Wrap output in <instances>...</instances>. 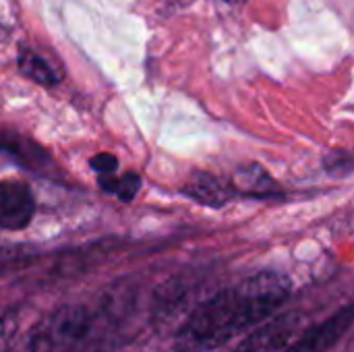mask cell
Listing matches in <instances>:
<instances>
[{"label": "cell", "instance_id": "52a82bcc", "mask_svg": "<svg viewBox=\"0 0 354 352\" xmlns=\"http://www.w3.org/2000/svg\"><path fill=\"white\" fill-rule=\"evenodd\" d=\"M139 189H141V176H137L135 172H127V174H122L120 178H116V183H114V195L120 199V201H133L135 199V195L139 193Z\"/></svg>", "mask_w": 354, "mask_h": 352}, {"label": "cell", "instance_id": "ba28073f", "mask_svg": "<svg viewBox=\"0 0 354 352\" xmlns=\"http://www.w3.org/2000/svg\"><path fill=\"white\" fill-rule=\"evenodd\" d=\"M326 168L334 176H346V174H351V168H353L351 154L348 151H334L332 156L326 158Z\"/></svg>", "mask_w": 354, "mask_h": 352}, {"label": "cell", "instance_id": "5b68a950", "mask_svg": "<svg viewBox=\"0 0 354 352\" xmlns=\"http://www.w3.org/2000/svg\"><path fill=\"white\" fill-rule=\"evenodd\" d=\"M232 185L234 191L249 197H272L278 191L276 180L259 164L241 166L232 176Z\"/></svg>", "mask_w": 354, "mask_h": 352}, {"label": "cell", "instance_id": "9c48e42d", "mask_svg": "<svg viewBox=\"0 0 354 352\" xmlns=\"http://www.w3.org/2000/svg\"><path fill=\"white\" fill-rule=\"evenodd\" d=\"M89 166L97 172V174H114L116 172V168H118V160H116V156H112V154H97V156H93L91 160H89Z\"/></svg>", "mask_w": 354, "mask_h": 352}, {"label": "cell", "instance_id": "7a4b0ae2", "mask_svg": "<svg viewBox=\"0 0 354 352\" xmlns=\"http://www.w3.org/2000/svg\"><path fill=\"white\" fill-rule=\"evenodd\" d=\"M353 305H344L317 326L303 328L282 352H330L353 326Z\"/></svg>", "mask_w": 354, "mask_h": 352}, {"label": "cell", "instance_id": "6da1fadb", "mask_svg": "<svg viewBox=\"0 0 354 352\" xmlns=\"http://www.w3.org/2000/svg\"><path fill=\"white\" fill-rule=\"evenodd\" d=\"M290 278L259 272L195 305L174 336L176 352H214L245 336L290 299Z\"/></svg>", "mask_w": 354, "mask_h": 352}, {"label": "cell", "instance_id": "277c9868", "mask_svg": "<svg viewBox=\"0 0 354 352\" xmlns=\"http://www.w3.org/2000/svg\"><path fill=\"white\" fill-rule=\"evenodd\" d=\"M185 195L193 197L195 201H199L203 205L222 207L230 201L232 189L222 185L216 176H212L207 172H195L185 187Z\"/></svg>", "mask_w": 354, "mask_h": 352}, {"label": "cell", "instance_id": "8992f818", "mask_svg": "<svg viewBox=\"0 0 354 352\" xmlns=\"http://www.w3.org/2000/svg\"><path fill=\"white\" fill-rule=\"evenodd\" d=\"M19 71L33 83L37 85H44V87H52L60 81V75L56 73V68L44 58L39 56L37 52L33 50H27L23 48L19 52Z\"/></svg>", "mask_w": 354, "mask_h": 352}, {"label": "cell", "instance_id": "30bf717a", "mask_svg": "<svg viewBox=\"0 0 354 352\" xmlns=\"http://www.w3.org/2000/svg\"><path fill=\"white\" fill-rule=\"evenodd\" d=\"M19 259H21V253H19V251H12V249H0V276H2L8 268H12Z\"/></svg>", "mask_w": 354, "mask_h": 352}, {"label": "cell", "instance_id": "3957f363", "mask_svg": "<svg viewBox=\"0 0 354 352\" xmlns=\"http://www.w3.org/2000/svg\"><path fill=\"white\" fill-rule=\"evenodd\" d=\"M35 216V197L21 180L0 183V228L23 230Z\"/></svg>", "mask_w": 354, "mask_h": 352}]
</instances>
